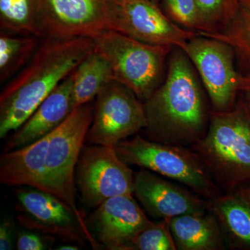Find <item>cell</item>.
<instances>
[{
	"mask_svg": "<svg viewBox=\"0 0 250 250\" xmlns=\"http://www.w3.org/2000/svg\"><path fill=\"white\" fill-rule=\"evenodd\" d=\"M94 50L90 38L41 41L30 62L1 90L0 139L17 130Z\"/></svg>",
	"mask_w": 250,
	"mask_h": 250,
	"instance_id": "cell-1",
	"label": "cell"
},
{
	"mask_svg": "<svg viewBox=\"0 0 250 250\" xmlns=\"http://www.w3.org/2000/svg\"><path fill=\"white\" fill-rule=\"evenodd\" d=\"M144 106L145 129L151 141L191 147L205 136L208 118L203 92L191 62L180 47L169 59L165 82Z\"/></svg>",
	"mask_w": 250,
	"mask_h": 250,
	"instance_id": "cell-2",
	"label": "cell"
},
{
	"mask_svg": "<svg viewBox=\"0 0 250 250\" xmlns=\"http://www.w3.org/2000/svg\"><path fill=\"white\" fill-rule=\"evenodd\" d=\"M191 149L227 192L250 184V115L243 100L231 111L210 112L207 133Z\"/></svg>",
	"mask_w": 250,
	"mask_h": 250,
	"instance_id": "cell-3",
	"label": "cell"
},
{
	"mask_svg": "<svg viewBox=\"0 0 250 250\" xmlns=\"http://www.w3.org/2000/svg\"><path fill=\"white\" fill-rule=\"evenodd\" d=\"M115 149L128 166H139L183 184L206 200L222 194L220 188L192 149L156 142L139 135L123 140Z\"/></svg>",
	"mask_w": 250,
	"mask_h": 250,
	"instance_id": "cell-4",
	"label": "cell"
},
{
	"mask_svg": "<svg viewBox=\"0 0 250 250\" xmlns=\"http://www.w3.org/2000/svg\"><path fill=\"white\" fill-rule=\"evenodd\" d=\"M95 49L111 65L115 81L148 100L160 86L166 57L171 46L146 43L113 30L93 39Z\"/></svg>",
	"mask_w": 250,
	"mask_h": 250,
	"instance_id": "cell-5",
	"label": "cell"
},
{
	"mask_svg": "<svg viewBox=\"0 0 250 250\" xmlns=\"http://www.w3.org/2000/svg\"><path fill=\"white\" fill-rule=\"evenodd\" d=\"M94 106L85 104L71 112L49 137L45 161L47 192L66 204L88 239H93L76 205L75 171L93 117Z\"/></svg>",
	"mask_w": 250,
	"mask_h": 250,
	"instance_id": "cell-6",
	"label": "cell"
},
{
	"mask_svg": "<svg viewBox=\"0 0 250 250\" xmlns=\"http://www.w3.org/2000/svg\"><path fill=\"white\" fill-rule=\"evenodd\" d=\"M196 67L213 111H231L236 104L241 74L235 66L234 49L223 41L199 35L180 47Z\"/></svg>",
	"mask_w": 250,
	"mask_h": 250,
	"instance_id": "cell-7",
	"label": "cell"
},
{
	"mask_svg": "<svg viewBox=\"0 0 250 250\" xmlns=\"http://www.w3.org/2000/svg\"><path fill=\"white\" fill-rule=\"evenodd\" d=\"M134 173L117 154L115 146H83L76 171L75 184L82 200L97 208L105 200L134 195Z\"/></svg>",
	"mask_w": 250,
	"mask_h": 250,
	"instance_id": "cell-8",
	"label": "cell"
},
{
	"mask_svg": "<svg viewBox=\"0 0 250 250\" xmlns=\"http://www.w3.org/2000/svg\"><path fill=\"white\" fill-rule=\"evenodd\" d=\"M95 98L93 121L85 139L88 144L116 146L146 128L144 104L125 85L113 81Z\"/></svg>",
	"mask_w": 250,
	"mask_h": 250,
	"instance_id": "cell-9",
	"label": "cell"
},
{
	"mask_svg": "<svg viewBox=\"0 0 250 250\" xmlns=\"http://www.w3.org/2000/svg\"><path fill=\"white\" fill-rule=\"evenodd\" d=\"M111 0H39V37L95 39L111 30Z\"/></svg>",
	"mask_w": 250,
	"mask_h": 250,
	"instance_id": "cell-10",
	"label": "cell"
},
{
	"mask_svg": "<svg viewBox=\"0 0 250 250\" xmlns=\"http://www.w3.org/2000/svg\"><path fill=\"white\" fill-rule=\"evenodd\" d=\"M111 30L152 45L181 47L197 35L179 27L151 0H111Z\"/></svg>",
	"mask_w": 250,
	"mask_h": 250,
	"instance_id": "cell-11",
	"label": "cell"
},
{
	"mask_svg": "<svg viewBox=\"0 0 250 250\" xmlns=\"http://www.w3.org/2000/svg\"><path fill=\"white\" fill-rule=\"evenodd\" d=\"M90 221L99 242L111 250H128L135 237L154 223L133 195L105 200L97 207Z\"/></svg>",
	"mask_w": 250,
	"mask_h": 250,
	"instance_id": "cell-12",
	"label": "cell"
},
{
	"mask_svg": "<svg viewBox=\"0 0 250 250\" xmlns=\"http://www.w3.org/2000/svg\"><path fill=\"white\" fill-rule=\"evenodd\" d=\"M134 195L148 214L161 220L207 209L206 200L190 189L142 169L134 173Z\"/></svg>",
	"mask_w": 250,
	"mask_h": 250,
	"instance_id": "cell-13",
	"label": "cell"
},
{
	"mask_svg": "<svg viewBox=\"0 0 250 250\" xmlns=\"http://www.w3.org/2000/svg\"><path fill=\"white\" fill-rule=\"evenodd\" d=\"M72 73L66 77L38 106L27 121L14 131L3 152L36 142L50 134L73 111Z\"/></svg>",
	"mask_w": 250,
	"mask_h": 250,
	"instance_id": "cell-14",
	"label": "cell"
},
{
	"mask_svg": "<svg viewBox=\"0 0 250 250\" xmlns=\"http://www.w3.org/2000/svg\"><path fill=\"white\" fill-rule=\"evenodd\" d=\"M50 134L24 147L3 152L0 183L9 187L27 186L47 192L45 161Z\"/></svg>",
	"mask_w": 250,
	"mask_h": 250,
	"instance_id": "cell-15",
	"label": "cell"
},
{
	"mask_svg": "<svg viewBox=\"0 0 250 250\" xmlns=\"http://www.w3.org/2000/svg\"><path fill=\"white\" fill-rule=\"evenodd\" d=\"M168 224L177 250L227 249L218 221L207 208L174 217Z\"/></svg>",
	"mask_w": 250,
	"mask_h": 250,
	"instance_id": "cell-16",
	"label": "cell"
},
{
	"mask_svg": "<svg viewBox=\"0 0 250 250\" xmlns=\"http://www.w3.org/2000/svg\"><path fill=\"white\" fill-rule=\"evenodd\" d=\"M217 221L227 248L250 250V206L234 192L206 200Z\"/></svg>",
	"mask_w": 250,
	"mask_h": 250,
	"instance_id": "cell-17",
	"label": "cell"
},
{
	"mask_svg": "<svg viewBox=\"0 0 250 250\" xmlns=\"http://www.w3.org/2000/svg\"><path fill=\"white\" fill-rule=\"evenodd\" d=\"M72 75L74 109L90 103L105 85L115 81L109 62L95 49L82 61Z\"/></svg>",
	"mask_w": 250,
	"mask_h": 250,
	"instance_id": "cell-18",
	"label": "cell"
},
{
	"mask_svg": "<svg viewBox=\"0 0 250 250\" xmlns=\"http://www.w3.org/2000/svg\"><path fill=\"white\" fill-rule=\"evenodd\" d=\"M20 203L39 223L72 228L77 217L73 210L55 195L32 188L18 191Z\"/></svg>",
	"mask_w": 250,
	"mask_h": 250,
	"instance_id": "cell-19",
	"label": "cell"
},
{
	"mask_svg": "<svg viewBox=\"0 0 250 250\" xmlns=\"http://www.w3.org/2000/svg\"><path fill=\"white\" fill-rule=\"evenodd\" d=\"M41 38L34 35L0 34V82L4 83L24 68L39 48Z\"/></svg>",
	"mask_w": 250,
	"mask_h": 250,
	"instance_id": "cell-20",
	"label": "cell"
},
{
	"mask_svg": "<svg viewBox=\"0 0 250 250\" xmlns=\"http://www.w3.org/2000/svg\"><path fill=\"white\" fill-rule=\"evenodd\" d=\"M39 0H0L2 32L39 37Z\"/></svg>",
	"mask_w": 250,
	"mask_h": 250,
	"instance_id": "cell-21",
	"label": "cell"
},
{
	"mask_svg": "<svg viewBox=\"0 0 250 250\" xmlns=\"http://www.w3.org/2000/svg\"><path fill=\"white\" fill-rule=\"evenodd\" d=\"M199 35L213 38L229 44L243 67L244 74L250 71V6L240 2L232 18L221 30Z\"/></svg>",
	"mask_w": 250,
	"mask_h": 250,
	"instance_id": "cell-22",
	"label": "cell"
},
{
	"mask_svg": "<svg viewBox=\"0 0 250 250\" xmlns=\"http://www.w3.org/2000/svg\"><path fill=\"white\" fill-rule=\"evenodd\" d=\"M198 11L197 33L213 34L228 24L238 6V0H195Z\"/></svg>",
	"mask_w": 250,
	"mask_h": 250,
	"instance_id": "cell-23",
	"label": "cell"
},
{
	"mask_svg": "<svg viewBox=\"0 0 250 250\" xmlns=\"http://www.w3.org/2000/svg\"><path fill=\"white\" fill-rule=\"evenodd\" d=\"M176 250L168 220H161L144 229L135 237L128 248V250Z\"/></svg>",
	"mask_w": 250,
	"mask_h": 250,
	"instance_id": "cell-24",
	"label": "cell"
},
{
	"mask_svg": "<svg viewBox=\"0 0 250 250\" xmlns=\"http://www.w3.org/2000/svg\"><path fill=\"white\" fill-rule=\"evenodd\" d=\"M168 18L187 30L197 32L198 11L195 0H165Z\"/></svg>",
	"mask_w": 250,
	"mask_h": 250,
	"instance_id": "cell-25",
	"label": "cell"
},
{
	"mask_svg": "<svg viewBox=\"0 0 250 250\" xmlns=\"http://www.w3.org/2000/svg\"><path fill=\"white\" fill-rule=\"evenodd\" d=\"M16 248L18 250H42L45 244L36 233L22 232L18 234Z\"/></svg>",
	"mask_w": 250,
	"mask_h": 250,
	"instance_id": "cell-26",
	"label": "cell"
},
{
	"mask_svg": "<svg viewBox=\"0 0 250 250\" xmlns=\"http://www.w3.org/2000/svg\"><path fill=\"white\" fill-rule=\"evenodd\" d=\"M14 225L12 220L4 218L0 225V250H11L14 248Z\"/></svg>",
	"mask_w": 250,
	"mask_h": 250,
	"instance_id": "cell-27",
	"label": "cell"
},
{
	"mask_svg": "<svg viewBox=\"0 0 250 250\" xmlns=\"http://www.w3.org/2000/svg\"><path fill=\"white\" fill-rule=\"evenodd\" d=\"M239 93L243 95L241 99L250 115V71L243 75L241 74Z\"/></svg>",
	"mask_w": 250,
	"mask_h": 250,
	"instance_id": "cell-28",
	"label": "cell"
},
{
	"mask_svg": "<svg viewBox=\"0 0 250 250\" xmlns=\"http://www.w3.org/2000/svg\"><path fill=\"white\" fill-rule=\"evenodd\" d=\"M233 192L236 194L242 200H244L248 205L250 206V184H246L238 188Z\"/></svg>",
	"mask_w": 250,
	"mask_h": 250,
	"instance_id": "cell-29",
	"label": "cell"
},
{
	"mask_svg": "<svg viewBox=\"0 0 250 250\" xmlns=\"http://www.w3.org/2000/svg\"><path fill=\"white\" fill-rule=\"evenodd\" d=\"M80 248L78 246H74V245H62L59 246L57 250H78Z\"/></svg>",
	"mask_w": 250,
	"mask_h": 250,
	"instance_id": "cell-30",
	"label": "cell"
},
{
	"mask_svg": "<svg viewBox=\"0 0 250 250\" xmlns=\"http://www.w3.org/2000/svg\"><path fill=\"white\" fill-rule=\"evenodd\" d=\"M240 2L250 6V0H239Z\"/></svg>",
	"mask_w": 250,
	"mask_h": 250,
	"instance_id": "cell-31",
	"label": "cell"
},
{
	"mask_svg": "<svg viewBox=\"0 0 250 250\" xmlns=\"http://www.w3.org/2000/svg\"><path fill=\"white\" fill-rule=\"evenodd\" d=\"M151 1H154V2L156 3V1H157L158 0H151Z\"/></svg>",
	"mask_w": 250,
	"mask_h": 250,
	"instance_id": "cell-32",
	"label": "cell"
}]
</instances>
